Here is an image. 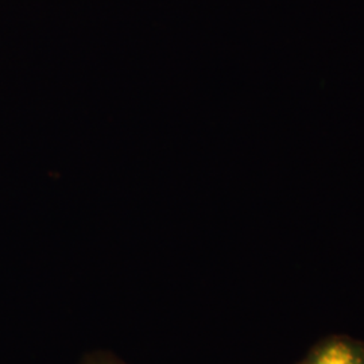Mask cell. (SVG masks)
Segmentation results:
<instances>
[{
    "label": "cell",
    "mask_w": 364,
    "mask_h": 364,
    "mask_svg": "<svg viewBox=\"0 0 364 364\" xmlns=\"http://www.w3.org/2000/svg\"><path fill=\"white\" fill-rule=\"evenodd\" d=\"M308 364H364V351L348 341H331L314 352Z\"/></svg>",
    "instance_id": "obj_1"
},
{
    "label": "cell",
    "mask_w": 364,
    "mask_h": 364,
    "mask_svg": "<svg viewBox=\"0 0 364 364\" xmlns=\"http://www.w3.org/2000/svg\"><path fill=\"white\" fill-rule=\"evenodd\" d=\"M81 364H126L108 353H92L88 355Z\"/></svg>",
    "instance_id": "obj_2"
}]
</instances>
